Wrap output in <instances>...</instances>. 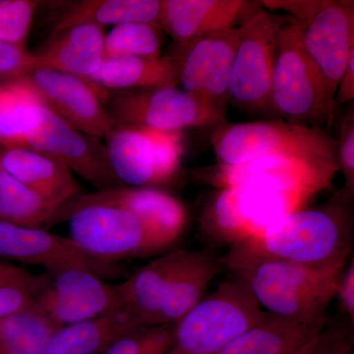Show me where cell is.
<instances>
[{
	"label": "cell",
	"instance_id": "cell-1",
	"mask_svg": "<svg viewBox=\"0 0 354 354\" xmlns=\"http://www.w3.org/2000/svg\"><path fill=\"white\" fill-rule=\"evenodd\" d=\"M225 264L266 313L318 329L327 324L326 312L341 274L311 271L270 257L246 241L234 244Z\"/></svg>",
	"mask_w": 354,
	"mask_h": 354
},
{
	"label": "cell",
	"instance_id": "cell-2",
	"mask_svg": "<svg viewBox=\"0 0 354 354\" xmlns=\"http://www.w3.org/2000/svg\"><path fill=\"white\" fill-rule=\"evenodd\" d=\"M342 191L316 208L300 209L267 228L259 239L247 241L256 250L319 272L339 274L351 252V216Z\"/></svg>",
	"mask_w": 354,
	"mask_h": 354
},
{
	"label": "cell",
	"instance_id": "cell-3",
	"mask_svg": "<svg viewBox=\"0 0 354 354\" xmlns=\"http://www.w3.org/2000/svg\"><path fill=\"white\" fill-rule=\"evenodd\" d=\"M272 77V109L290 122L325 124L334 120L335 97L305 50L295 18L278 21Z\"/></svg>",
	"mask_w": 354,
	"mask_h": 354
},
{
	"label": "cell",
	"instance_id": "cell-4",
	"mask_svg": "<svg viewBox=\"0 0 354 354\" xmlns=\"http://www.w3.org/2000/svg\"><path fill=\"white\" fill-rule=\"evenodd\" d=\"M212 143L221 165L281 155L339 167L337 141L319 128L290 121L223 123L214 132Z\"/></svg>",
	"mask_w": 354,
	"mask_h": 354
},
{
	"label": "cell",
	"instance_id": "cell-5",
	"mask_svg": "<svg viewBox=\"0 0 354 354\" xmlns=\"http://www.w3.org/2000/svg\"><path fill=\"white\" fill-rule=\"evenodd\" d=\"M264 313L241 281L228 279L174 324L167 354H216Z\"/></svg>",
	"mask_w": 354,
	"mask_h": 354
},
{
	"label": "cell",
	"instance_id": "cell-6",
	"mask_svg": "<svg viewBox=\"0 0 354 354\" xmlns=\"http://www.w3.org/2000/svg\"><path fill=\"white\" fill-rule=\"evenodd\" d=\"M64 220L69 239L102 262L116 264L162 250L143 223L120 207L72 201L62 209L60 221Z\"/></svg>",
	"mask_w": 354,
	"mask_h": 354
},
{
	"label": "cell",
	"instance_id": "cell-7",
	"mask_svg": "<svg viewBox=\"0 0 354 354\" xmlns=\"http://www.w3.org/2000/svg\"><path fill=\"white\" fill-rule=\"evenodd\" d=\"M312 196L257 183L221 188L207 209L205 227L218 239L234 244L253 241L283 216L304 208Z\"/></svg>",
	"mask_w": 354,
	"mask_h": 354
},
{
	"label": "cell",
	"instance_id": "cell-8",
	"mask_svg": "<svg viewBox=\"0 0 354 354\" xmlns=\"http://www.w3.org/2000/svg\"><path fill=\"white\" fill-rule=\"evenodd\" d=\"M104 106L118 124L158 131L180 132L225 121V109L176 86L109 92Z\"/></svg>",
	"mask_w": 354,
	"mask_h": 354
},
{
	"label": "cell",
	"instance_id": "cell-9",
	"mask_svg": "<svg viewBox=\"0 0 354 354\" xmlns=\"http://www.w3.org/2000/svg\"><path fill=\"white\" fill-rule=\"evenodd\" d=\"M239 30V43L228 85L230 99L247 111H271L278 23L260 9L243 21Z\"/></svg>",
	"mask_w": 354,
	"mask_h": 354
},
{
	"label": "cell",
	"instance_id": "cell-10",
	"mask_svg": "<svg viewBox=\"0 0 354 354\" xmlns=\"http://www.w3.org/2000/svg\"><path fill=\"white\" fill-rule=\"evenodd\" d=\"M21 147L57 158L99 190L122 186L109 167L106 146L100 139L72 127L44 104L37 109Z\"/></svg>",
	"mask_w": 354,
	"mask_h": 354
},
{
	"label": "cell",
	"instance_id": "cell-11",
	"mask_svg": "<svg viewBox=\"0 0 354 354\" xmlns=\"http://www.w3.org/2000/svg\"><path fill=\"white\" fill-rule=\"evenodd\" d=\"M43 290L32 305L55 328L90 320L121 308L118 283L95 272L67 268L44 272Z\"/></svg>",
	"mask_w": 354,
	"mask_h": 354
},
{
	"label": "cell",
	"instance_id": "cell-12",
	"mask_svg": "<svg viewBox=\"0 0 354 354\" xmlns=\"http://www.w3.org/2000/svg\"><path fill=\"white\" fill-rule=\"evenodd\" d=\"M46 109L72 127L100 139L118 123L106 111L109 92L78 77L48 68H35L24 76Z\"/></svg>",
	"mask_w": 354,
	"mask_h": 354
},
{
	"label": "cell",
	"instance_id": "cell-13",
	"mask_svg": "<svg viewBox=\"0 0 354 354\" xmlns=\"http://www.w3.org/2000/svg\"><path fill=\"white\" fill-rule=\"evenodd\" d=\"M239 43V30L235 27L179 46L174 58L181 88L225 109Z\"/></svg>",
	"mask_w": 354,
	"mask_h": 354
},
{
	"label": "cell",
	"instance_id": "cell-14",
	"mask_svg": "<svg viewBox=\"0 0 354 354\" xmlns=\"http://www.w3.org/2000/svg\"><path fill=\"white\" fill-rule=\"evenodd\" d=\"M299 24L305 50L335 97L354 51V2L320 0Z\"/></svg>",
	"mask_w": 354,
	"mask_h": 354
},
{
	"label": "cell",
	"instance_id": "cell-15",
	"mask_svg": "<svg viewBox=\"0 0 354 354\" xmlns=\"http://www.w3.org/2000/svg\"><path fill=\"white\" fill-rule=\"evenodd\" d=\"M0 260L41 266L46 272L80 268L102 279L118 274L116 264L102 262L84 252L69 237L44 228L26 227L0 221Z\"/></svg>",
	"mask_w": 354,
	"mask_h": 354
},
{
	"label": "cell",
	"instance_id": "cell-16",
	"mask_svg": "<svg viewBox=\"0 0 354 354\" xmlns=\"http://www.w3.org/2000/svg\"><path fill=\"white\" fill-rule=\"evenodd\" d=\"M339 167L314 164L288 156L268 155L234 165H221V188L257 183L286 192L315 195L330 185Z\"/></svg>",
	"mask_w": 354,
	"mask_h": 354
},
{
	"label": "cell",
	"instance_id": "cell-17",
	"mask_svg": "<svg viewBox=\"0 0 354 354\" xmlns=\"http://www.w3.org/2000/svg\"><path fill=\"white\" fill-rule=\"evenodd\" d=\"M73 201L100 203L127 209L143 223L162 250L174 244L185 227L183 205L158 188L118 186L80 194Z\"/></svg>",
	"mask_w": 354,
	"mask_h": 354
},
{
	"label": "cell",
	"instance_id": "cell-18",
	"mask_svg": "<svg viewBox=\"0 0 354 354\" xmlns=\"http://www.w3.org/2000/svg\"><path fill=\"white\" fill-rule=\"evenodd\" d=\"M258 6L244 0H160L157 24L181 46L235 28L260 10Z\"/></svg>",
	"mask_w": 354,
	"mask_h": 354
},
{
	"label": "cell",
	"instance_id": "cell-19",
	"mask_svg": "<svg viewBox=\"0 0 354 354\" xmlns=\"http://www.w3.org/2000/svg\"><path fill=\"white\" fill-rule=\"evenodd\" d=\"M0 169L64 208L80 195L78 184L62 162L29 147H0Z\"/></svg>",
	"mask_w": 354,
	"mask_h": 354
},
{
	"label": "cell",
	"instance_id": "cell-20",
	"mask_svg": "<svg viewBox=\"0 0 354 354\" xmlns=\"http://www.w3.org/2000/svg\"><path fill=\"white\" fill-rule=\"evenodd\" d=\"M104 37L99 26L76 25L51 35L48 43L32 55L38 68L55 70L90 82L104 58Z\"/></svg>",
	"mask_w": 354,
	"mask_h": 354
},
{
	"label": "cell",
	"instance_id": "cell-21",
	"mask_svg": "<svg viewBox=\"0 0 354 354\" xmlns=\"http://www.w3.org/2000/svg\"><path fill=\"white\" fill-rule=\"evenodd\" d=\"M180 250L171 251L151 261L122 283H118L121 308L138 323L140 327L160 325L169 279Z\"/></svg>",
	"mask_w": 354,
	"mask_h": 354
},
{
	"label": "cell",
	"instance_id": "cell-22",
	"mask_svg": "<svg viewBox=\"0 0 354 354\" xmlns=\"http://www.w3.org/2000/svg\"><path fill=\"white\" fill-rule=\"evenodd\" d=\"M140 328L125 310H113L53 330L41 354H104L120 337Z\"/></svg>",
	"mask_w": 354,
	"mask_h": 354
},
{
	"label": "cell",
	"instance_id": "cell-23",
	"mask_svg": "<svg viewBox=\"0 0 354 354\" xmlns=\"http://www.w3.org/2000/svg\"><path fill=\"white\" fill-rule=\"evenodd\" d=\"M220 270V263L207 252L180 250L169 279L160 325H174L204 297Z\"/></svg>",
	"mask_w": 354,
	"mask_h": 354
},
{
	"label": "cell",
	"instance_id": "cell-24",
	"mask_svg": "<svg viewBox=\"0 0 354 354\" xmlns=\"http://www.w3.org/2000/svg\"><path fill=\"white\" fill-rule=\"evenodd\" d=\"M90 82L108 92L176 87L178 64L174 57H106Z\"/></svg>",
	"mask_w": 354,
	"mask_h": 354
},
{
	"label": "cell",
	"instance_id": "cell-25",
	"mask_svg": "<svg viewBox=\"0 0 354 354\" xmlns=\"http://www.w3.org/2000/svg\"><path fill=\"white\" fill-rule=\"evenodd\" d=\"M106 138L109 167L121 185L157 188L152 145L141 127L118 124Z\"/></svg>",
	"mask_w": 354,
	"mask_h": 354
},
{
	"label": "cell",
	"instance_id": "cell-26",
	"mask_svg": "<svg viewBox=\"0 0 354 354\" xmlns=\"http://www.w3.org/2000/svg\"><path fill=\"white\" fill-rule=\"evenodd\" d=\"M160 0H84L65 2L58 11L53 34L73 26L94 24L106 26L125 23L157 24Z\"/></svg>",
	"mask_w": 354,
	"mask_h": 354
},
{
	"label": "cell",
	"instance_id": "cell-27",
	"mask_svg": "<svg viewBox=\"0 0 354 354\" xmlns=\"http://www.w3.org/2000/svg\"><path fill=\"white\" fill-rule=\"evenodd\" d=\"M322 329L265 312L259 322L216 354H299Z\"/></svg>",
	"mask_w": 354,
	"mask_h": 354
},
{
	"label": "cell",
	"instance_id": "cell-28",
	"mask_svg": "<svg viewBox=\"0 0 354 354\" xmlns=\"http://www.w3.org/2000/svg\"><path fill=\"white\" fill-rule=\"evenodd\" d=\"M64 209L0 169V221L46 230L60 221Z\"/></svg>",
	"mask_w": 354,
	"mask_h": 354
},
{
	"label": "cell",
	"instance_id": "cell-29",
	"mask_svg": "<svg viewBox=\"0 0 354 354\" xmlns=\"http://www.w3.org/2000/svg\"><path fill=\"white\" fill-rule=\"evenodd\" d=\"M41 104L43 100L25 77L0 82V145L22 146Z\"/></svg>",
	"mask_w": 354,
	"mask_h": 354
},
{
	"label": "cell",
	"instance_id": "cell-30",
	"mask_svg": "<svg viewBox=\"0 0 354 354\" xmlns=\"http://www.w3.org/2000/svg\"><path fill=\"white\" fill-rule=\"evenodd\" d=\"M55 329L35 307L0 319V354H41Z\"/></svg>",
	"mask_w": 354,
	"mask_h": 354
},
{
	"label": "cell",
	"instance_id": "cell-31",
	"mask_svg": "<svg viewBox=\"0 0 354 354\" xmlns=\"http://www.w3.org/2000/svg\"><path fill=\"white\" fill-rule=\"evenodd\" d=\"M158 24L125 23L114 26L104 37V58L160 57L162 37Z\"/></svg>",
	"mask_w": 354,
	"mask_h": 354
},
{
	"label": "cell",
	"instance_id": "cell-32",
	"mask_svg": "<svg viewBox=\"0 0 354 354\" xmlns=\"http://www.w3.org/2000/svg\"><path fill=\"white\" fill-rule=\"evenodd\" d=\"M46 277L0 260V319L30 309L43 290Z\"/></svg>",
	"mask_w": 354,
	"mask_h": 354
},
{
	"label": "cell",
	"instance_id": "cell-33",
	"mask_svg": "<svg viewBox=\"0 0 354 354\" xmlns=\"http://www.w3.org/2000/svg\"><path fill=\"white\" fill-rule=\"evenodd\" d=\"M41 1L0 0V41L26 48V41Z\"/></svg>",
	"mask_w": 354,
	"mask_h": 354
},
{
	"label": "cell",
	"instance_id": "cell-34",
	"mask_svg": "<svg viewBox=\"0 0 354 354\" xmlns=\"http://www.w3.org/2000/svg\"><path fill=\"white\" fill-rule=\"evenodd\" d=\"M172 333L174 325L140 328L120 337L104 354H167Z\"/></svg>",
	"mask_w": 354,
	"mask_h": 354
},
{
	"label": "cell",
	"instance_id": "cell-35",
	"mask_svg": "<svg viewBox=\"0 0 354 354\" xmlns=\"http://www.w3.org/2000/svg\"><path fill=\"white\" fill-rule=\"evenodd\" d=\"M152 145L158 185L176 176L183 155L180 132H164L143 128Z\"/></svg>",
	"mask_w": 354,
	"mask_h": 354
},
{
	"label": "cell",
	"instance_id": "cell-36",
	"mask_svg": "<svg viewBox=\"0 0 354 354\" xmlns=\"http://www.w3.org/2000/svg\"><path fill=\"white\" fill-rule=\"evenodd\" d=\"M353 348L351 326L342 322L326 324L299 354H349Z\"/></svg>",
	"mask_w": 354,
	"mask_h": 354
},
{
	"label": "cell",
	"instance_id": "cell-37",
	"mask_svg": "<svg viewBox=\"0 0 354 354\" xmlns=\"http://www.w3.org/2000/svg\"><path fill=\"white\" fill-rule=\"evenodd\" d=\"M38 68L32 53L0 41V82L22 78Z\"/></svg>",
	"mask_w": 354,
	"mask_h": 354
},
{
	"label": "cell",
	"instance_id": "cell-38",
	"mask_svg": "<svg viewBox=\"0 0 354 354\" xmlns=\"http://www.w3.org/2000/svg\"><path fill=\"white\" fill-rule=\"evenodd\" d=\"M337 162L346 177L344 192L349 196L354 188V120L353 113L348 116L342 129L341 139L337 143Z\"/></svg>",
	"mask_w": 354,
	"mask_h": 354
},
{
	"label": "cell",
	"instance_id": "cell-39",
	"mask_svg": "<svg viewBox=\"0 0 354 354\" xmlns=\"http://www.w3.org/2000/svg\"><path fill=\"white\" fill-rule=\"evenodd\" d=\"M335 297H339L342 311L353 322L354 319V265L353 260L346 269L342 270L337 279Z\"/></svg>",
	"mask_w": 354,
	"mask_h": 354
},
{
	"label": "cell",
	"instance_id": "cell-40",
	"mask_svg": "<svg viewBox=\"0 0 354 354\" xmlns=\"http://www.w3.org/2000/svg\"><path fill=\"white\" fill-rule=\"evenodd\" d=\"M354 99V51L351 53L349 57L348 65L339 85H337V92L335 95V106L346 104Z\"/></svg>",
	"mask_w": 354,
	"mask_h": 354
},
{
	"label": "cell",
	"instance_id": "cell-41",
	"mask_svg": "<svg viewBox=\"0 0 354 354\" xmlns=\"http://www.w3.org/2000/svg\"><path fill=\"white\" fill-rule=\"evenodd\" d=\"M349 354H353V353H349Z\"/></svg>",
	"mask_w": 354,
	"mask_h": 354
},
{
	"label": "cell",
	"instance_id": "cell-42",
	"mask_svg": "<svg viewBox=\"0 0 354 354\" xmlns=\"http://www.w3.org/2000/svg\"><path fill=\"white\" fill-rule=\"evenodd\" d=\"M0 147H1V145H0Z\"/></svg>",
	"mask_w": 354,
	"mask_h": 354
}]
</instances>
